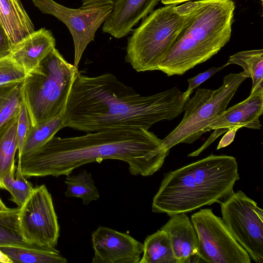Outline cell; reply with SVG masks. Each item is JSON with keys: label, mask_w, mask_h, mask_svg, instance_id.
I'll use <instances>...</instances> for the list:
<instances>
[{"label": "cell", "mask_w": 263, "mask_h": 263, "mask_svg": "<svg viewBox=\"0 0 263 263\" xmlns=\"http://www.w3.org/2000/svg\"><path fill=\"white\" fill-rule=\"evenodd\" d=\"M186 102L177 87L143 96L111 73L89 77L79 71L62 117L65 127L86 133L148 130L179 116Z\"/></svg>", "instance_id": "obj_1"}, {"label": "cell", "mask_w": 263, "mask_h": 263, "mask_svg": "<svg viewBox=\"0 0 263 263\" xmlns=\"http://www.w3.org/2000/svg\"><path fill=\"white\" fill-rule=\"evenodd\" d=\"M67 138L53 137L36 151L18 158L25 177L68 176L87 163L123 161L133 175L149 176L162 166L170 150L153 132L121 128Z\"/></svg>", "instance_id": "obj_2"}, {"label": "cell", "mask_w": 263, "mask_h": 263, "mask_svg": "<svg viewBox=\"0 0 263 263\" xmlns=\"http://www.w3.org/2000/svg\"><path fill=\"white\" fill-rule=\"evenodd\" d=\"M238 168L235 157L212 154L170 171L153 198L152 211L170 216L219 203L234 192Z\"/></svg>", "instance_id": "obj_3"}, {"label": "cell", "mask_w": 263, "mask_h": 263, "mask_svg": "<svg viewBox=\"0 0 263 263\" xmlns=\"http://www.w3.org/2000/svg\"><path fill=\"white\" fill-rule=\"evenodd\" d=\"M235 8L232 0L195 2L158 70L182 75L216 54L230 39Z\"/></svg>", "instance_id": "obj_4"}, {"label": "cell", "mask_w": 263, "mask_h": 263, "mask_svg": "<svg viewBox=\"0 0 263 263\" xmlns=\"http://www.w3.org/2000/svg\"><path fill=\"white\" fill-rule=\"evenodd\" d=\"M79 71L54 48L27 73L23 82L22 99L32 126L63 115Z\"/></svg>", "instance_id": "obj_5"}, {"label": "cell", "mask_w": 263, "mask_h": 263, "mask_svg": "<svg viewBox=\"0 0 263 263\" xmlns=\"http://www.w3.org/2000/svg\"><path fill=\"white\" fill-rule=\"evenodd\" d=\"M191 10L168 5L143 18L128 39L126 62L138 72L158 70Z\"/></svg>", "instance_id": "obj_6"}, {"label": "cell", "mask_w": 263, "mask_h": 263, "mask_svg": "<svg viewBox=\"0 0 263 263\" xmlns=\"http://www.w3.org/2000/svg\"><path fill=\"white\" fill-rule=\"evenodd\" d=\"M249 76L245 71L224 76L218 89L198 88L184 106L185 113L178 125L164 139L162 146L166 149L180 143L191 144L207 132L211 122L227 108L240 85Z\"/></svg>", "instance_id": "obj_7"}, {"label": "cell", "mask_w": 263, "mask_h": 263, "mask_svg": "<svg viewBox=\"0 0 263 263\" xmlns=\"http://www.w3.org/2000/svg\"><path fill=\"white\" fill-rule=\"evenodd\" d=\"M43 13L52 15L62 22L72 37L73 65L78 68L87 46L94 41L95 34L112 12L116 0H83L76 9L65 7L54 0H31Z\"/></svg>", "instance_id": "obj_8"}, {"label": "cell", "mask_w": 263, "mask_h": 263, "mask_svg": "<svg viewBox=\"0 0 263 263\" xmlns=\"http://www.w3.org/2000/svg\"><path fill=\"white\" fill-rule=\"evenodd\" d=\"M222 219L236 240L256 263L263 262V211L239 190L219 203Z\"/></svg>", "instance_id": "obj_9"}, {"label": "cell", "mask_w": 263, "mask_h": 263, "mask_svg": "<svg viewBox=\"0 0 263 263\" xmlns=\"http://www.w3.org/2000/svg\"><path fill=\"white\" fill-rule=\"evenodd\" d=\"M191 221L197 235L198 254L203 262H251L249 254L211 209L200 210L192 215Z\"/></svg>", "instance_id": "obj_10"}, {"label": "cell", "mask_w": 263, "mask_h": 263, "mask_svg": "<svg viewBox=\"0 0 263 263\" xmlns=\"http://www.w3.org/2000/svg\"><path fill=\"white\" fill-rule=\"evenodd\" d=\"M19 227L24 242L55 248L60 236V226L52 198L43 184L33 188L19 208Z\"/></svg>", "instance_id": "obj_11"}, {"label": "cell", "mask_w": 263, "mask_h": 263, "mask_svg": "<svg viewBox=\"0 0 263 263\" xmlns=\"http://www.w3.org/2000/svg\"><path fill=\"white\" fill-rule=\"evenodd\" d=\"M263 112V86L251 91L250 96L243 101L226 109L214 119L206 128L207 132L214 129L203 144L188 155L198 156L221 135L235 127L260 129L259 117Z\"/></svg>", "instance_id": "obj_12"}, {"label": "cell", "mask_w": 263, "mask_h": 263, "mask_svg": "<svg viewBox=\"0 0 263 263\" xmlns=\"http://www.w3.org/2000/svg\"><path fill=\"white\" fill-rule=\"evenodd\" d=\"M92 263H139L143 244L129 235L99 226L91 234Z\"/></svg>", "instance_id": "obj_13"}, {"label": "cell", "mask_w": 263, "mask_h": 263, "mask_svg": "<svg viewBox=\"0 0 263 263\" xmlns=\"http://www.w3.org/2000/svg\"><path fill=\"white\" fill-rule=\"evenodd\" d=\"M159 0H116L102 31L120 39L126 36L139 21L154 11Z\"/></svg>", "instance_id": "obj_14"}, {"label": "cell", "mask_w": 263, "mask_h": 263, "mask_svg": "<svg viewBox=\"0 0 263 263\" xmlns=\"http://www.w3.org/2000/svg\"><path fill=\"white\" fill-rule=\"evenodd\" d=\"M160 229L168 235L176 263L203 262L198 254L196 232L186 213L170 216Z\"/></svg>", "instance_id": "obj_15"}, {"label": "cell", "mask_w": 263, "mask_h": 263, "mask_svg": "<svg viewBox=\"0 0 263 263\" xmlns=\"http://www.w3.org/2000/svg\"><path fill=\"white\" fill-rule=\"evenodd\" d=\"M55 46V40L52 32L42 28L15 45L10 55L28 73L35 68Z\"/></svg>", "instance_id": "obj_16"}, {"label": "cell", "mask_w": 263, "mask_h": 263, "mask_svg": "<svg viewBox=\"0 0 263 263\" xmlns=\"http://www.w3.org/2000/svg\"><path fill=\"white\" fill-rule=\"evenodd\" d=\"M0 21L13 47L35 31L20 0H0Z\"/></svg>", "instance_id": "obj_17"}, {"label": "cell", "mask_w": 263, "mask_h": 263, "mask_svg": "<svg viewBox=\"0 0 263 263\" xmlns=\"http://www.w3.org/2000/svg\"><path fill=\"white\" fill-rule=\"evenodd\" d=\"M13 263H66L67 260L55 248L29 243L0 247Z\"/></svg>", "instance_id": "obj_18"}, {"label": "cell", "mask_w": 263, "mask_h": 263, "mask_svg": "<svg viewBox=\"0 0 263 263\" xmlns=\"http://www.w3.org/2000/svg\"><path fill=\"white\" fill-rule=\"evenodd\" d=\"M18 114L0 127V188L2 189H4V177L15 171L14 157L18 149Z\"/></svg>", "instance_id": "obj_19"}, {"label": "cell", "mask_w": 263, "mask_h": 263, "mask_svg": "<svg viewBox=\"0 0 263 263\" xmlns=\"http://www.w3.org/2000/svg\"><path fill=\"white\" fill-rule=\"evenodd\" d=\"M139 263H176L170 238L165 231L159 230L145 238Z\"/></svg>", "instance_id": "obj_20"}, {"label": "cell", "mask_w": 263, "mask_h": 263, "mask_svg": "<svg viewBox=\"0 0 263 263\" xmlns=\"http://www.w3.org/2000/svg\"><path fill=\"white\" fill-rule=\"evenodd\" d=\"M62 116L32 125L25 138L20 157L36 151L52 138L59 130L65 127Z\"/></svg>", "instance_id": "obj_21"}, {"label": "cell", "mask_w": 263, "mask_h": 263, "mask_svg": "<svg viewBox=\"0 0 263 263\" xmlns=\"http://www.w3.org/2000/svg\"><path fill=\"white\" fill-rule=\"evenodd\" d=\"M227 66L238 65L251 78L252 86L251 91L263 86V50L256 49L242 51L230 56Z\"/></svg>", "instance_id": "obj_22"}, {"label": "cell", "mask_w": 263, "mask_h": 263, "mask_svg": "<svg viewBox=\"0 0 263 263\" xmlns=\"http://www.w3.org/2000/svg\"><path fill=\"white\" fill-rule=\"evenodd\" d=\"M64 182L67 186L65 192L66 197L81 198L85 205L100 198L91 175L86 170H82L76 175L67 176Z\"/></svg>", "instance_id": "obj_23"}, {"label": "cell", "mask_w": 263, "mask_h": 263, "mask_svg": "<svg viewBox=\"0 0 263 263\" xmlns=\"http://www.w3.org/2000/svg\"><path fill=\"white\" fill-rule=\"evenodd\" d=\"M23 81L0 85V127L18 114Z\"/></svg>", "instance_id": "obj_24"}, {"label": "cell", "mask_w": 263, "mask_h": 263, "mask_svg": "<svg viewBox=\"0 0 263 263\" xmlns=\"http://www.w3.org/2000/svg\"><path fill=\"white\" fill-rule=\"evenodd\" d=\"M19 208L0 211V247L26 243L18 223Z\"/></svg>", "instance_id": "obj_25"}, {"label": "cell", "mask_w": 263, "mask_h": 263, "mask_svg": "<svg viewBox=\"0 0 263 263\" xmlns=\"http://www.w3.org/2000/svg\"><path fill=\"white\" fill-rule=\"evenodd\" d=\"M14 173V172H11L7 174L3 180V184L4 189L11 194L10 200L20 208L29 197L33 187L31 183L25 178L18 164L16 167L15 179Z\"/></svg>", "instance_id": "obj_26"}, {"label": "cell", "mask_w": 263, "mask_h": 263, "mask_svg": "<svg viewBox=\"0 0 263 263\" xmlns=\"http://www.w3.org/2000/svg\"><path fill=\"white\" fill-rule=\"evenodd\" d=\"M27 73L11 55L0 59V85L23 81Z\"/></svg>", "instance_id": "obj_27"}, {"label": "cell", "mask_w": 263, "mask_h": 263, "mask_svg": "<svg viewBox=\"0 0 263 263\" xmlns=\"http://www.w3.org/2000/svg\"><path fill=\"white\" fill-rule=\"evenodd\" d=\"M31 126L32 122L29 112L22 99L20 107L17 127L18 157L21 155L24 142Z\"/></svg>", "instance_id": "obj_28"}, {"label": "cell", "mask_w": 263, "mask_h": 263, "mask_svg": "<svg viewBox=\"0 0 263 263\" xmlns=\"http://www.w3.org/2000/svg\"><path fill=\"white\" fill-rule=\"evenodd\" d=\"M227 66L224 65L218 67H211L207 70L200 73L197 76L188 79V87L187 90L183 92V96L184 99L187 101L190 99L191 95L192 93L193 90L206 81L217 72L219 71Z\"/></svg>", "instance_id": "obj_29"}, {"label": "cell", "mask_w": 263, "mask_h": 263, "mask_svg": "<svg viewBox=\"0 0 263 263\" xmlns=\"http://www.w3.org/2000/svg\"><path fill=\"white\" fill-rule=\"evenodd\" d=\"M13 45L0 21V59L11 55Z\"/></svg>", "instance_id": "obj_30"}, {"label": "cell", "mask_w": 263, "mask_h": 263, "mask_svg": "<svg viewBox=\"0 0 263 263\" xmlns=\"http://www.w3.org/2000/svg\"><path fill=\"white\" fill-rule=\"evenodd\" d=\"M238 127H235L227 132L220 140L216 149H219L230 145L234 140L236 133L238 129Z\"/></svg>", "instance_id": "obj_31"}, {"label": "cell", "mask_w": 263, "mask_h": 263, "mask_svg": "<svg viewBox=\"0 0 263 263\" xmlns=\"http://www.w3.org/2000/svg\"><path fill=\"white\" fill-rule=\"evenodd\" d=\"M0 262L13 263L12 260L0 250Z\"/></svg>", "instance_id": "obj_32"}, {"label": "cell", "mask_w": 263, "mask_h": 263, "mask_svg": "<svg viewBox=\"0 0 263 263\" xmlns=\"http://www.w3.org/2000/svg\"><path fill=\"white\" fill-rule=\"evenodd\" d=\"M191 0H161V3L165 5H176Z\"/></svg>", "instance_id": "obj_33"}, {"label": "cell", "mask_w": 263, "mask_h": 263, "mask_svg": "<svg viewBox=\"0 0 263 263\" xmlns=\"http://www.w3.org/2000/svg\"><path fill=\"white\" fill-rule=\"evenodd\" d=\"M10 208H8L7 207L4 203L2 200L1 197H0V211H5L8 210Z\"/></svg>", "instance_id": "obj_34"}, {"label": "cell", "mask_w": 263, "mask_h": 263, "mask_svg": "<svg viewBox=\"0 0 263 263\" xmlns=\"http://www.w3.org/2000/svg\"><path fill=\"white\" fill-rule=\"evenodd\" d=\"M261 1V2L262 3V0H260Z\"/></svg>", "instance_id": "obj_35"}]
</instances>
